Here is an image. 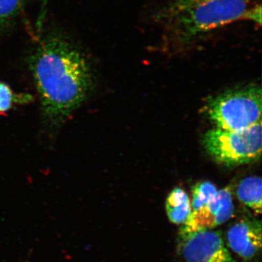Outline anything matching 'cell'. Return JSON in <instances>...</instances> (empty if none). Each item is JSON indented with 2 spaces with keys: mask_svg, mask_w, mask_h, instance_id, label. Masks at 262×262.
I'll list each match as a JSON object with an SVG mask.
<instances>
[{
  "mask_svg": "<svg viewBox=\"0 0 262 262\" xmlns=\"http://www.w3.org/2000/svg\"><path fill=\"white\" fill-rule=\"evenodd\" d=\"M30 64L43 111L52 121L64 120L87 98L93 83L91 67L70 42L59 38L43 41Z\"/></svg>",
  "mask_w": 262,
  "mask_h": 262,
  "instance_id": "6da1fadb",
  "label": "cell"
},
{
  "mask_svg": "<svg viewBox=\"0 0 262 262\" xmlns=\"http://www.w3.org/2000/svg\"><path fill=\"white\" fill-rule=\"evenodd\" d=\"M252 0H173L155 15L163 47L179 51L191 47L215 29L241 20Z\"/></svg>",
  "mask_w": 262,
  "mask_h": 262,
  "instance_id": "7a4b0ae2",
  "label": "cell"
},
{
  "mask_svg": "<svg viewBox=\"0 0 262 262\" xmlns=\"http://www.w3.org/2000/svg\"><path fill=\"white\" fill-rule=\"evenodd\" d=\"M262 92L256 84L226 91L212 98L206 111L216 128L239 130L261 121Z\"/></svg>",
  "mask_w": 262,
  "mask_h": 262,
  "instance_id": "3957f363",
  "label": "cell"
},
{
  "mask_svg": "<svg viewBox=\"0 0 262 262\" xmlns=\"http://www.w3.org/2000/svg\"><path fill=\"white\" fill-rule=\"evenodd\" d=\"M208 154L221 164L234 166L252 163L261 154V121L239 130L211 129L203 139Z\"/></svg>",
  "mask_w": 262,
  "mask_h": 262,
  "instance_id": "277c9868",
  "label": "cell"
},
{
  "mask_svg": "<svg viewBox=\"0 0 262 262\" xmlns=\"http://www.w3.org/2000/svg\"><path fill=\"white\" fill-rule=\"evenodd\" d=\"M177 253L183 262H234L220 231L179 230Z\"/></svg>",
  "mask_w": 262,
  "mask_h": 262,
  "instance_id": "5b68a950",
  "label": "cell"
},
{
  "mask_svg": "<svg viewBox=\"0 0 262 262\" xmlns=\"http://www.w3.org/2000/svg\"><path fill=\"white\" fill-rule=\"evenodd\" d=\"M232 189L229 187L218 191L216 195L199 210L192 211L182 229L185 232L211 229L223 225L233 216Z\"/></svg>",
  "mask_w": 262,
  "mask_h": 262,
  "instance_id": "8992f818",
  "label": "cell"
},
{
  "mask_svg": "<svg viewBox=\"0 0 262 262\" xmlns=\"http://www.w3.org/2000/svg\"><path fill=\"white\" fill-rule=\"evenodd\" d=\"M261 223L256 219L243 217L227 232L229 248L245 261L257 257L261 251Z\"/></svg>",
  "mask_w": 262,
  "mask_h": 262,
  "instance_id": "52a82bcc",
  "label": "cell"
},
{
  "mask_svg": "<svg viewBox=\"0 0 262 262\" xmlns=\"http://www.w3.org/2000/svg\"><path fill=\"white\" fill-rule=\"evenodd\" d=\"M165 211L170 222L175 225H184L192 213L187 192L182 188L173 189L165 201Z\"/></svg>",
  "mask_w": 262,
  "mask_h": 262,
  "instance_id": "ba28073f",
  "label": "cell"
},
{
  "mask_svg": "<svg viewBox=\"0 0 262 262\" xmlns=\"http://www.w3.org/2000/svg\"><path fill=\"white\" fill-rule=\"evenodd\" d=\"M261 179L249 177L241 181L236 190L241 203L258 215L261 213Z\"/></svg>",
  "mask_w": 262,
  "mask_h": 262,
  "instance_id": "9c48e42d",
  "label": "cell"
},
{
  "mask_svg": "<svg viewBox=\"0 0 262 262\" xmlns=\"http://www.w3.org/2000/svg\"><path fill=\"white\" fill-rule=\"evenodd\" d=\"M218 190L210 182L196 183L192 187V211H195L207 204L216 195Z\"/></svg>",
  "mask_w": 262,
  "mask_h": 262,
  "instance_id": "30bf717a",
  "label": "cell"
},
{
  "mask_svg": "<svg viewBox=\"0 0 262 262\" xmlns=\"http://www.w3.org/2000/svg\"><path fill=\"white\" fill-rule=\"evenodd\" d=\"M24 0H0V31L18 14Z\"/></svg>",
  "mask_w": 262,
  "mask_h": 262,
  "instance_id": "8fae6325",
  "label": "cell"
},
{
  "mask_svg": "<svg viewBox=\"0 0 262 262\" xmlns=\"http://www.w3.org/2000/svg\"><path fill=\"white\" fill-rule=\"evenodd\" d=\"M31 97L27 95L24 97V95L16 96L13 94L9 86L0 82V113L8 111L13 106V103L19 102H27L30 101Z\"/></svg>",
  "mask_w": 262,
  "mask_h": 262,
  "instance_id": "7c38bea8",
  "label": "cell"
},
{
  "mask_svg": "<svg viewBox=\"0 0 262 262\" xmlns=\"http://www.w3.org/2000/svg\"><path fill=\"white\" fill-rule=\"evenodd\" d=\"M244 20H251L258 24L261 23V5L250 7L243 17Z\"/></svg>",
  "mask_w": 262,
  "mask_h": 262,
  "instance_id": "4fadbf2b",
  "label": "cell"
}]
</instances>
